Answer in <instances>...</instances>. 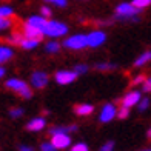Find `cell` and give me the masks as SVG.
<instances>
[{"label":"cell","mask_w":151,"mask_h":151,"mask_svg":"<svg viewBox=\"0 0 151 151\" xmlns=\"http://www.w3.org/2000/svg\"><path fill=\"white\" fill-rule=\"evenodd\" d=\"M5 86L8 88V90H11V91H14L16 94H19L22 99H31L32 97L31 86L22 79H16V77L8 79L5 82Z\"/></svg>","instance_id":"cell-2"},{"label":"cell","mask_w":151,"mask_h":151,"mask_svg":"<svg viewBox=\"0 0 151 151\" xmlns=\"http://www.w3.org/2000/svg\"><path fill=\"white\" fill-rule=\"evenodd\" d=\"M147 137H148V139L151 140V128L148 129V131H147Z\"/></svg>","instance_id":"cell-37"},{"label":"cell","mask_w":151,"mask_h":151,"mask_svg":"<svg viewBox=\"0 0 151 151\" xmlns=\"http://www.w3.org/2000/svg\"><path fill=\"white\" fill-rule=\"evenodd\" d=\"M116 116H117V108H116L113 104H105L100 109V114H99V120L102 123H108L111 122Z\"/></svg>","instance_id":"cell-6"},{"label":"cell","mask_w":151,"mask_h":151,"mask_svg":"<svg viewBox=\"0 0 151 151\" xmlns=\"http://www.w3.org/2000/svg\"><path fill=\"white\" fill-rule=\"evenodd\" d=\"M74 71L77 73V74H85L88 71V66L86 65H76L74 66Z\"/></svg>","instance_id":"cell-31"},{"label":"cell","mask_w":151,"mask_h":151,"mask_svg":"<svg viewBox=\"0 0 151 151\" xmlns=\"http://www.w3.org/2000/svg\"><path fill=\"white\" fill-rule=\"evenodd\" d=\"M51 143L57 150H65L71 145V137L70 133H57L51 136Z\"/></svg>","instance_id":"cell-5"},{"label":"cell","mask_w":151,"mask_h":151,"mask_svg":"<svg viewBox=\"0 0 151 151\" xmlns=\"http://www.w3.org/2000/svg\"><path fill=\"white\" fill-rule=\"evenodd\" d=\"M22 34L25 37H29V39H37V40H42V37H43V32H42V29L40 28H36V26H31V25H28V23H23V26H22Z\"/></svg>","instance_id":"cell-11"},{"label":"cell","mask_w":151,"mask_h":151,"mask_svg":"<svg viewBox=\"0 0 151 151\" xmlns=\"http://www.w3.org/2000/svg\"><path fill=\"white\" fill-rule=\"evenodd\" d=\"M19 151H34V148L31 145H20L19 147Z\"/></svg>","instance_id":"cell-35"},{"label":"cell","mask_w":151,"mask_h":151,"mask_svg":"<svg viewBox=\"0 0 151 151\" xmlns=\"http://www.w3.org/2000/svg\"><path fill=\"white\" fill-rule=\"evenodd\" d=\"M45 2L54 3L56 6H59V8H65V6L68 5V0H45Z\"/></svg>","instance_id":"cell-30"},{"label":"cell","mask_w":151,"mask_h":151,"mask_svg":"<svg viewBox=\"0 0 151 151\" xmlns=\"http://www.w3.org/2000/svg\"><path fill=\"white\" fill-rule=\"evenodd\" d=\"M128 116H129V108L122 106L120 109H117V117H119V119H127Z\"/></svg>","instance_id":"cell-28"},{"label":"cell","mask_w":151,"mask_h":151,"mask_svg":"<svg viewBox=\"0 0 151 151\" xmlns=\"http://www.w3.org/2000/svg\"><path fill=\"white\" fill-rule=\"evenodd\" d=\"M11 26H12L11 19H3V17H0V32H2V31H6V29H9Z\"/></svg>","instance_id":"cell-24"},{"label":"cell","mask_w":151,"mask_h":151,"mask_svg":"<svg viewBox=\"0 0 151 151\" xmlns=\"http://www.w3.org/2000/svg\"><path fill=\"white\" fill-rule=\"evenodd\" d=\"M148 62H151V51H145V52H142L140 56L136 59V62H134V66H136V68L143 66V65H147Z\"/></svg>","instance_id":"cell-17"},{"label":"cell","mask_w":151,"mask_h":151,"mask_svg":"<svg viewBox=\"0 0 151 151\" xmlns=\"http://www.w3.org/2000/svg\"><path fill=\"white\" fill-rule=\"evenodd\" d=\"M137 105H139V111H140V113L147 111L148 106H150V99H148V97H142V99H140V102H139Z\"/></svg>","instance_id":"cell-25"},{"label":"cell","mask_w":151,"mask_h":151,"mask_svg":"<svg viewBox=\"0 0 151 151\" xmlns=\"http://www.w3.org/2000/svg\"><path fill=\"white\" fill-rule=\"evenodd\" d=\"M142 151H151V150H142Z\"/></svg>","instance_id":"cell-38"},{"label":"cell","mask_w":151,"mask_h":151,"mask_svg":"<svg viewBox=\"0 0 151 151\" xmlns=\"http://www.w3.org/2000/svg\"><path fill=\"white\" fill-rule=\"evenodd\" d=\"M5 74H6V70H5L3 66H0V79H2V77H5Z\"/></svg>","instance_id":"cell-36"},{"label":"cell","mask_w":151,"mask_h":151,"mask_svg":"<svg viewBox=\"0 0 151 151\" xmlns=\"http://www.w3.org/2000/svg\"><path fill=\"white\" fill-rule=\"evenodd\" d=\"M22 39H23V34L22 32H12L11 36L6 37V42L11 43V45H20Z\"/></svg>","instance_id":"cell-19"},{"label":"cell","mask_w":151,"mask_h":151,"mask_svg":"<svg viewBox=\"0 0 151 151\" xmlns=\"http://www.w3.org/2000/svg\"><path fill=\"white\" fill-rule=\"evenodd\" d=\"M143 91H145V93H151V77L143 82Z\"/></svg>","instance_id":"cell-34"},{"label":"cell","mask_w":151,"mask_h":151,"mask_svg":"<svg viewBox=\"0 0 151 151\" xmlns=\"http://www.w3.org/2000/svg\"><path fill=\"white\" fill-rule=\"evenodd\" d=\"M62 45H63L65 48H68V50H73V51L83 50L85 46H88V42H86V34H74V36L65 39Z\"/></svg>","instance_id":"cell-4"},{"label":"cell","mask_w":151,"mask_h":151,"mask_svg":"<svg viewBox=\"0 0 151 151\" xmlns=\"http://www.w3.org/2000/svg\"><path fill=\"white\" fill-rule=\"evenodd\" d=\"M48 82H50V77H48V74L45 71H34L31 74V85L34 88H37V90H42L48 85Z\"/></svg>","instance_id":"cell-9"},{"label":"cell","mask_w":151,"mask_h":151,"mask_svg":"<svg viewBox=\"0 0 151 151\" xmlns=\"http://www.w3.org/2000/svg\"><path fill=\"white\" fill-rule=\"evenodd\" d=\"M105 40H106V34L104 31H91L90 34H86L88 46H91V48H97L100 45H104Z\"/></svg>","instance_id":"cell-7"},{"label":"cell","mask_w":151,"mask_h":151,"mask_svg":"<svg viewBox=\"0 0 151 151\" xmlns=\"http://www.w3.org/2000/svg\"><path fill=\"white\" fill-rule=\"evenodd\" d=\"M14 57V50L9 45H0V65L6 63Z\"/></svg>","instance_id":"cell-13"},{"label":"cell","mask_w":151,"mask_h":151,"mask_svg":"<svg viewBox=\"0 0 151 151\" xmlns=\"http://www.w3.org/2000/svg\"><path fill=\"white\" fill-rule=\"evenodd\" d=\"M45 127H46V119L45 117H34L26 123V129L32 131V133L42 131V129H45Z\"/></svg>","instance_id":"cell-12"},{"label":"cell","mask_w":151,"mask_h":151,"mask_svg":"<svg viewBox=\"0 0 151 151\" xmlns=\"http://www.w3.org/2000/svg\"><path fill=\"white\" fill-rule=\"evenodd\" d=\"M94 111V106L90 104H80V105H76L74 106V113L77 116H90Z\"/></svg>","instance_id":"cell-14"},{"label":"cell","mask_w":151,"mask_h":151,"mask_svg":"<svg viewBox=\"0 0 151 151\" xmlns=\"http://www.w3.org/2000/svg\"><path fill=\"white\" fill-rule=\"evenodd\" d=\"M39 43H40V40H37V39H29V37H25V36H23V39H22V42H20L19 46H22L23 50H34V48H36Z\"/></svg>","instance_id":"cell-16"},{"label":"cell","mask_w":151,"mask_h":151,"mask_svg":"<svg viewBox=\"0 0 151 151\" xmlns=\"http://www.w3.org/2000/svg\"><path fill=\"white\" fill-rule=\"evenodd\" d=\"M140 93L139 91H129L122 97V106L125 108H133L134 105H137L140 102Z\"/></svg>","instance_id":"cell-10"},{"label":"cell","mask_w":151,"mask_h":151,"mask_svg":"<svg viewBox=\"0 0 151 151\" xmlns=\"http://www.w3.org/2000/svg\"><path fill=\"white\" fill-rule=\"evenodd\" d=\"M46 20H48V19L43 17V16H31L28 20H26V23L31 25V26H36V28H40V29H42Z\"/></svg>","instance_id":"cell-15"},{"label":"cell","mask_w":151,"mask_h":151,"mask_svg":"<svg viewBox=\"0 0 151 151\" xmlns=\"http://www.w3.org/2000/svg\"><path fill=\"white\" fill-rule=\"evenodd\" d=\"M40 12H42V16L43 17H51V9L48 8V6H42V8H40Z\"/></svg>","instance_id":"cell-33"},{"label":"cell","mask_w":151,"mask_h":151,"mask_svg":"<svg viewBox=\"0 0 151 151\" xmlns=\"http://www.w3.org/2000/svg\"><path fill=\"white\" fill-rule=\"evenodd\" d=\"M12 16H14V9L11 8V6H0V17H3V19H11Z\"/></svg>","instance_id":"cell-21"},{"label":"cell","mask_w":151,"mask_h":151,"mask_svg":"<svg viewBox=\"0 0 151 151\" xmlns=\"http://www.w3.org/2000/svg\"><path fill=\"white\" fill-rule=\"evenodd\" d=\"M45 51L50 52V54H54V52H59L60 51V43L56 42V40H51L45 45Z\"/></svg>","instance_id":"cell-20"},{"label":"cell","mask_w":151,"mask_h":151,"mask_svg":"<svg viewBox=\"0 0 151 151\" xmlns=\"http://www.w3.org/2000/svg\"><path fill=\"white\" fill-rule=\"evenodd\" d=\"M94 68L97 71H113V70H117V65L116 63H108V62H99L96 63Z\"/></svg>","instance_id":"cell-18"},{"label":"cell","mask_w":151,"mask_h":151,"mask_svg":"<svg viewBox=\"0 0 151 151\" xmlns=\"http://www.w3.org/2000/svg\"><path fill=\"white\" fill-rule=\"evenodd\" d=\"M40 151H59V150L54 147L51 142H43L42 145H40Z\"/></svg>","instance_id":"cell-27"},{"label":"cell","mask_w":151,"mask_h":151,"mask_svg":"<svg viewBox=\"0 0 151 151\" xmlns=\"http://www.w3.org/2000/svg\"><path fill=\"white\" fill-rule=\"evenodd\" d=\"M77 73H76L74 70L70 71V70H63V71H57L56 73V82L59 85H70L73 83V82L77 79Z\"/></svg>","instance_id":"cell-8"},{"label":"cell","mask_w":151,"mask_h":151,"mask_svg":"<svg viewBox=\"0 0 151 151\" xmlns=\"http://www.w3.org/2000/svg\"><path fill=\"white\" fill-rule=\"evenodd\" d=\"M23 114H25V109L20 108V106H16V108H11L9 109V117L11 119H20Z\"/></svg>","instance_id":"cell-22"},{"label":"cell","mask_w":151,"mask_h":151,"mask_svg":"<svg viewBox=\"0 0 151 151\" xmlns=\"http://www.w3.org/2000/svg\"><path fill=\"white\" fill-rule=\"evenodd\" d=\"M70 151H90V148H88L86 143L79 142V143H76V145H73V147L70 148Z\"/></svg>","instance_id":"cell-26"},{"label":"cell","mask_w":151,"mask_h":151,"mask_svg":"<svg viewBox=\"0 0 151 151\" xmlns=\"http://www.w3.org/2000/svg\"><path fill=\"white\" fill-rule=\"evenodd\" d=\"M43 36L46 37H62L68 32V26L62 22H57V20H46L43 28H42Z\"/></svg>","instance_id":"cell-3"},{"label":"cell","mask_w":151,"mask_h":151,"mask_svg":"<svg viewBox=\"0 0 151 151\" xmlns=\"http://www.w3.org/2000/svg\"><path fill=\"white\" fill-rule=\"evenodd\" d=\"M133 6H136L137 9H143V8H148V6L151 5V0H133Z\"/></svg>","instance_id":"cell-23"},{"label":"cell","mask_w":151,"mask_h":151,"mask_svg":"<svg viewBox=\"0 0 151 151\" xmlns=\"http://www.w3.org/2000/svg\"><path fill=\"white\" fill-rule=\"evenodd\" d=\"M139 12L140 9L133 6V3H120L116 8L114 19L122 20V22H137L139 20Z\"/></svg>","instance_id":"cell-1"},{"label":"cell","mask_w":151,"mask_h":151,"mask_svg":"<svg viewBox=\"0 0 151 151\" xmlns=\"http://www.w3.org/2000/svg\"><path fill=\"white\" fill-rule=\"evenodd\" d=\"M147 80V77L143 74H139V76H136V77L133 79V85H139V83H143V82Z\"/></svg>","instance_id":"cell-32"},{"label":"cell","mask_w":151,"mask_h":151,"mask_svg":"<svg viewBox=\"0 0 151 151\" xmlns=\"http://www.w3.org/2000/svg\"><path fill=\"white\" fill-rule=\"evenodd\" d=\"M99 151H114V142L113 140H108L106 143H104V145L100 147Z\"/></svg>","instance_id":"cell-29"}]
</instances>
